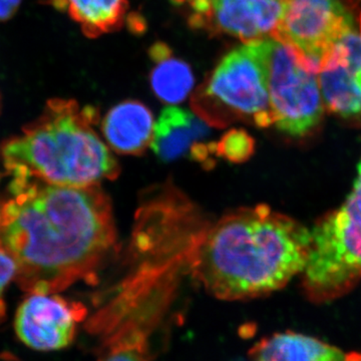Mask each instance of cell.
I'll return each mask as SVG.
<instances>
[{"label": "cell", "instance_id": "cell-6", "mask_svg": "<svg viewBox=\"0 0 361 361\" xmlns=\"http://www.w3.org/2000/svg\"><path fill=\"white\" fill-rule=\"evenodd\" d=\"M303 273L306 293L315 302L350 290L361 278V219L342 208L323 218L311 232Z\"/></svg>", "mask_w": 361, "mask_h": 361}, {"label": "cell", "instance_id": "cell-7", "mask_svg": "<svg viewBox=\"0 0 361 361\" xmlns=\"http://www.w3.org/2000/svg\"><path fill=\"white\" fill-rule=\"evenodd\" d=\"M351 27L353 20L338 0H286L271 37L290 45L319 73L323 59Z\"/></svg>", "mask_w": 361, "mask_h": 361}, {"label": "cell", "instance_id": "cell-8", "mask_svg": "<svg viewBox=\"0 0 361 361\" xmlns=\"http://www.w3.org/2000/svg\"><path fill=\"white\" fill-rule=\"evenodd\" d=\"M187 2L192 27L223 33L247 44L272 37L283 18L286 0H173Z\"/></svg>", "mask_w": 361, "mask_h": 361}, {"label": "cell", "instance_id": "cell-10", "mask_svg": "<svg viewBox=\"0 0 361 361\" xmlns=\"http://www.w3.org/2000/svg\"><path fill=\"white\" fill-rule=\"evenodd\" d=\"M318 82L332 113L361 116V14L358 30L353 25L323 59Z\"/></svg>", "mask_w": 361, "mask_h": 361}, {"label": "cell", "instance_id": "cell-16", "mask_svg": "<svg viewBox=\"0 0 361 361\" xmlns=\"http://www.w3.org/2000/svg\"><path fill=\"white\" fill-rule=\"evenodd\" d=\"M99 361H153L149 350V330L142 313L122 314Z\"/></svg>", "mask_w": 361, "mask_h": 361}, {"label": "cell", "instance_id": "cell-1", "mask_svg": "<svg viewBox=\"0 0 361 361\" xmlns=\"http://www.w3.org/2000/svg\"><path fill=\"white\" fill-rule=\"evenodd\" d=\"M16 178L0 211L1 246L16 279L32 293L52 294L90 279L116 242L110 199L97 186L66 187Z\"/></svg>", "mask_w": 361, "mask_h": 361}, {"label": "cell", "instance_id": "cell-3", "mask_svg": "<svg viewBox=\"0 0 361 361\" xmlns=\"http://www.w3.org/2000/svg\"><path fill=\"white\" fill-rule=\"evenodd\" d=\"M97 111L73 99H54L39 120L4 145L2 157L14 178L56 186H97L120 174L111 149L94 125Z\"/></svg>", "mask_w": 361, "mask_h": 361}, {"label": "cell", "instance_id": "cell-21", "mask_svg": "<svg viewBox=\"0 0 361 361\" xmlns=\"http://www.w3.org/2000/svg\"><path fill=\"white\" fill-rule=\"evenodd\" d=\"M344 361H361V353H350V355L345 356V360Z\"/></svg>", "mask_w": 361, "mask_h": 361}, {"label": "cell", "instance_id": "cell-14", "mask_svg": "<svg viewBox=\"0 0 361 361\" xmlns=\"http://www.w3.org/2000/svg\"><path fill=\"white\" fill-rule=\"evenodd\" d=\"M49 4L68 14L90 39L118 30L128 9L127 0H49Z\"/></svg>", "mask_w": 361, "mask_h": 361}, {"label": "cell", "instance_id": "cell-17", "mask_svg": "<svg viewBox=\"0 0 361 361\" xmlns=\"http://www.w3.org/2000/svg\"><path fill=\"white\" fill-rule=\"evenodd\" d=\"M215 154L226 161L240 164L248 161L255 152V141L246 130H231L214 142Z\"/></svg>", "mask_w": 361, "mask_h": 361}, {"label": "cell", "instance_id": "cell-20", "mask_svg": "<svg viewBox=\"0 0 361 361\" xmlns=\"http://www.w3.org/2000/svg\"><path fill=\"white\" fill-rule=\"evenodd\" d=\"M23 0H0V21L11 20L20 8Z\"/></svg>", "mask_w": 361, "mask_h": 361}, {"label": "cell", "instance_id": "cell-12", "mask_svg": "<svg viewBox=\"0 0 361 361\" xmlns=\"http://www.w3.org/2000/svg\"><path fill=\"white\" fill-rule=\"evenodd\" d=\"M208 125L196 114L178 106L161 111L154 126L151 148L163 161L177 160L191 152L209 134Z\"/></svg>", "mask_w": 361, "mask_h": 361}, {"label": "cell", "instance_id": "cell-5", "mask_svg": "<svg viewBox=\"0 0 361 361\" xmlns=\"http://www.w3.org/2000/svg\"><path fill=\"white\" fill-rule=\"evenodd\" d=\"M250 44L264 71L273 125L291 137H304L323 115L318 71L290 45L274 37Z\"/></svg>", "mask_w": 361, "mask_h": 361}, {"label": "cell", "instance_id": "cell-4", "mask_svg": "<svg viewBox=\"0 0 361 361\" xmlns=\"http://www.w3.org/2000/svg\"><path fill=\"white\" fill-rule=\"evenodd\" d=\"M191 104L194 113L211 127L245 122L268 128L274 123L264 71L250 44L226 54Z\"/></svg>", "mask_w": 361, "mask_h": 361}, {"label": "cell", "instance_id": "cell-2", "mask_svg": "<svg viewBox=\"0 0 361 361\" xmlns=\"http://www.w3.org/2000/svg\"><path fill=\"white\" fill-rule=\"evenodd\" d=\"M311 232L267 205L227 214L187 251L194 277L216 298L243 300L279 290L303 272Z\"/></svg>", "mask_w": 361, "mask_h": 361}, {"label": "cell", "instance_id": "cell-13", "mask_svg": "<svg viewBox=\"0 0 361 361\" xmlns=\"http://www.w3.org/2000/svg\"><path fill=\"white\" fill-rule=\"evenodd\" d=\"M250 356L252 361H344L346 355L312 337L285 332L258 342Z\"/></svg>", "mask_w": 361, "mask_h": 361}, {"label": "cell", "instance_id": "cell-9", "mask_svg": "<svg viewBox=\"0 0 361 361\" xmlns=\"http://www.w3.org/2000/svg\"><path fill=\"white\" fill-rule=\"evenodd\" d=\"M85 314L82 306L73 305L61 297L32 293L16 313V334L35 350H59L73 342L78 322Z\"/></svg>", "mask_w": 361, "mask_h": 361}, {"label": "cell", "instance_id": "cell-18", "mask_svg": "<svg viewBox=\"0 0 361 361\" xmlns=\"http://www.w3.org/2000/svg\"><path fill=\"white\" fill-rule=\"evenodd\" d=\"M16 263L13 256L1 246L0 248V306H1L2 294L9 282L16 277Z\"/></svg>", "mask_w": 361, "mask_h": 361}, {"label": "cell", "instance_id": "cell-11", "mask_svg": "<svg viewBox=\"0 0 361 361\" xmlns=\"http://www.w3.org/2000/svg\"><path fill=\"white\" fill-rule=\"evenodd\" d=\"M154 126L153 115L148 106L129 99L108 111L102 129L106 142L116 153L139 156L151 147Z\"/></svg>", "mask_w": 361, "mask_h": 361}, {"label": "cell", "instance_id": "cell-15", "mask_svg": "<svg viewBox=\"0 0 361 361\" xmlns=\"http://www.w3.org/2000/svg\"><path fill=\"white\" fill-rule=\"evenodd\" d=\"M149 56L155 63L149 80L156 96L166 104L182 103L193 89L194 75L190 66L176 58L163 42L152 47Z\"/></svg>", "mask_w": 361, "mask_h": 361}, {"label": "cell", "instance_id": "cell-19", "mask_svg": "<svg viewBox=\"0 0 361 361\" xmlns=\"http://www.w3.org/2000/svg\"><path fill=\"white\" fill-rule=\"evenodd\" d=\"M342 209L361 219V161L358 166L357 178H356L353 191L349 194L345 203L341 207Z\"/></svg>", "mask_w": 361, "mask_h": 361}]
</instances>
